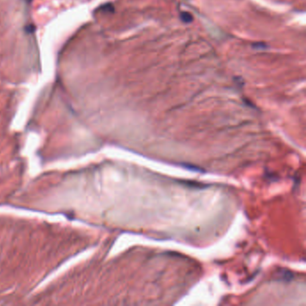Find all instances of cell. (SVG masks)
Wrapping results in <instances>:
<instances>
[{
    "label": "cell",
    "mask_w": 306,
    "mask_h": 306,
    "mask_svg": "<svg viewBox=\"0 0 306 306\" xmlns=\"http://www.w3.org/2000/svg\"><path fill=\"white\" fill-rule=\"evenodd\" d=\"M181 19L182 20V22L188 23H191L193 20V18H192V15L189 13L182 12V13H181Z\"/></svg>",
    "instance_id": "1"
}]
</instances>
